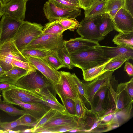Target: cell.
Returning a JSON list of instances; mask_svg holds the SVG:
<instances>
[{
  "label": "cell",
  "instance_id": "12",
  "mask_svg": "<svg viewBox=\"0 0 133 133\" xmlns=\"http://www.w3.org/2000/svg\"><path fill=\"white\" fill-rule=\"evenodd\" d=\"M114 29L119 32L129 33L133 32V16L123 6L111 19Z\"/></svg>",
  "mask_w": 133,
  "mask_h": 133
},
{
  "label": "cell",
  "instance_id": "45",
  "mask_svg": "<svg viewBox=\"0 0 133 133\" xmlns=\"http://www.w3.org/2000/svg\"><path fill=\"white\" fill-rule=\"evenodd\" d=\"M113 111L109 110L107 113L98 118L102 122L108 125L112 121L115 117V113Z\"/></svg>",
  "mask_w": 133,
  "mask_h": 133
},
{
  "label": "cell",
  "instance_id": "37",
  "mask_svg": "<svg viewBox=\"0 0 133 133\" xmlns=\"http://www.w3.org/2000/svg\"><path fill=\"white\" fill-rule=\"evenodd\" d=\"M108 89V87L102 88L97 92L95 96L98 97L99 101L95 110L92 111L97 115L100 113H104V111L103 110L102 106L105 98L106 90Z\"/></svg>",
  "mask_w": 133,
  "mask_h": 133
},
{
  "label": "cell",
  "instance_id": "1",
  "mask_svg": "<svg viewBox=\"0 0 133 133\" xmlns=\"http://www.w3.org/2000/svg\"><path fill=\"white\" fill-rule=\"evenodd\" d=\"M70 54L73 63L82 70L102 64L110 59L105 55L100 45L77 50Z\"/></svg>",
  "mask_w": 133,
  "mask_h": 133
},
{
  "label": "cell",
  "instance_id": "21",
  "mask_svg": "<svg viewBox=\"0 0 133 133\" xmlns=\"http://www.w3.org/2000/svg\"><path fill=\"white\" fill-rule=\"evenodd\" d=\"M30 71L17 66H13L10 70L0 76V82H7L15 85L19 79Z\"/></svg>",
  "mask_w": 133,
  "mask_h": 133
},
{
  "label": "cell",
  "instance_id": "47",
  "mask_svg": "<svg viewBox=\"0 0 133 133\" xmlns=\"http://www.w3.org/2000/svg\"><path fill=\"white\" fill-rule=\"evenodd\" d=\"M16 100H18L28 104H45L41 100L28 97L19 98Z\"/></svg>",
  "mask_w": 133,
  "mask_h": 133
},
{
  "label": "cell",
  "instance_id": "55",
  "mask_svg": "<svg viewBox=\"0 0 133 133\" xmlns=\"http://www.w3.org/2000/svg\"><path fill=\"white\" fill-rule=\"evenodd\" d=\"M79 5L78 0H65Z\"/></svg>",
  "mask_w": 133,
  "mask_h": 133
},
{
  "label": "cell",
  "instance_id": "39",
  "mask_svg": "<svg viewBox=\"0 0 133 133\" xmlns=\"http://www.w3.org/2000/svg\"><path fill=\"white\" fill-rule=\"evenodd\" d=\"M57 6L68 9L81 8L79 5L65 0H49Z\"/></svg>",
  "mask_w": 133,
  "mask_h": 133
},
{
  "label": "cell",
  "instance_id": "9",
  "mask_svg": "<svg viewBox=\"0 0 133 133\" xmlns=\"http://www.w3.org/2000/svg\"><path fill=\"white\" fill-rule=\"evenodd\" d=\"M28 62L42 73L52 85L57 84L61 73L53 68L43 58L26 56Z\"/></svg>",
  "mask_w": 133,
  "mask_h": 133
},
{
  "label": "cell",
  "instance_id": "36",
  "mask_svg": "<svg viewBox=\"0 0 133 133\" xmlns=\"http://www.w3.org/2000/svg\"><path fill=\"white\" fill-rule=\"evenodd\" d=\"M44 58L51 66L56 70L65 67L57 56V52L48 56Z\"/></svg>",
  "mask_w": 133,
  "mask_h": 133
},
{
  "label": "cell",
  "instance_id": "56",
  "mask_svg": "<svg viewBox=\"0 0 133 133\" xmlns=\"http://www.w3.org/2000/svg\"><path fill=\"white\" fill-rule=\"evenodd\" d=\"M6 72L0 65V76L5 73Z\"/></svg>",
  "mask_w": 133,
  "mask_h": 133
},
{
  "label": "cell",
  "instance_id": "53",
  "mask_svg": "<svg viewBox=\"0 0 133 133\" xmlns=\"http://www.w3.org/2000/svg\"><path fill=\"white\" fill-rule=\"evenodd\" d=\"M21 132L20 130H18L17 131L13 130H5L3 131V133H20Z\"/></svg>",
  "mask_w": 133,
  "mask_h": 133
},
{
  "label": "cell",
  "instance_id": "44",
  "mask_svg": "<svg viewBox=\"0 0 133 133\" xmlns=\"http://www.w3.org/2000/svg\"><path fill=\"white\" fill-rule=\"evenodd\" d=\"M63 105L69 114L75 116V105L73 100L69 98L66 99Z\"/></svg>",
  "mask_w": 133,
  "mask_h": 133
},
{
  "label": "cell",
  "instance_id": "60",
  "mask_svg": "<svg viewBox=\"0 0 133 133\" xmlns=\"http://www.w3.org/2000/svg\"></svg>",
  "mask_w": 133,
  "mask_h": 133
},
{
  "label": "cell",
  "instance_id": "16",
  "mask_svg": "<svg viewBox=\"0 0 133 133\" xmlns=\"http://www.w3.org/2000/svg\"><path fill=\"white\" fill-rule=\"evenodd\" d=\"M70 54L77 50L100 45L98 42L81 37L65 41L64 45Z\"/></svg>",
  "mask_w": 133,
  "mask_h": 133
},
{
  "label": "cell",
  "instance_id": "7",
  "mask_svg": "<svg viewBox=\"0 0 133 133\" xmlns=\"http://www.w3.org/2000/svg\"><path fill=\"white\" fill-rule=\"evenodd\" d=\"M43 9L49 22L63 18H75L80 15L81 12V8L68 9L60 8L49 0L44 4Z\"/></svg>",
  "mask_w": 133,
  "mask_h": 133
},
{
  "label": "cell",
  "instance_id": "13",
  "mask_svg": "<svg viewBox=\"0 0 133 133\" xmlns=\"http://www.w3.org/2000/svg\"><path fill=\"white\" fill-rule=\"evenodd\" d=\"M2 94L4 101L9 103L13 100L26 97L38 99L42 101V96L39 93L24 89L14 85L3 91Z\"/></svg>",
  "mask_w": 133,
  "mask_h": 133
},
{
  "label": "cell",
  "instance_id": "58",
  "mask_svg": "<svg viewBox=\"0 0 133 133\" xmlns=\"http://www.w3.org/2000/svg\"><path fill=\"white\" fill-rule=\"evenodd\" d=\"M1 95L0 94V100H1Z\"/></svg>",
  "mask_w": 133,
  "mask_h": 133
},
{
  "label": "cell",
  "instance_id": "48",
  "mask_svg": "<svg viewBox=\"0 0 133 133\" xmlns=\"http://www.w3.org/2000/svg\"><path fill=\"white\" fill-rule=\"evenodd\" d=\"M95 0H78L79 5L81 8L85 11L88 9Z\"/></svg>",
  "mask_w": 133,
  "mask_h": 133
},
{
  "label": "cell",
  "instance_id": "50",
  "mask_svg": "<svg viewBox=\"0 0 133 133\" xmlns=\"http://www.w3.org/2000/svg\"><path fill=\"white\" fill-rule=\"evenodd\" d=\"M124 70L125 71L129 77L133 76V65L132 64L127 61L125 62V65L124 67Z\"/></svg>",
  "mask_w": 133,
  "mask_h": 133
},
{
  "label": "cell",
  "instance_id": "38",
  "mask_svg": "<svg viewBox=\"0 0 133 133\" xmlns=\"http://www.w3.org/2000/svg\"><path fill=\"white\" fill-rule=\"evenodd\" d=\"M57 111L50 108L43 116L39 120L32 128L33 130L42 127L44 124L49 121L56 114Z\"/></svg>",
  "mask_w": 133,
  "mask_h": 133
},
{
  "label": "cell",
  "instance_id": "34",
  "mask_svg": "<svg viewBox=\"0 0 133 133\" xmlns=\"http://www.w3.org/2000/svg\"><path fill=\"white\" fill-rule=\"evenodd\" d=\"M21 52L25 57L27 56L43 58L55 52L35 49H24Z\"/></svg>",
  "mask_w": 133,
  "mask_h": 133
},
{
  "label": "cell",
  "instance_id": "51",
  "mask_svg": "<svg viewBox=\"0 0 133 133\" xmlns=\"http://www.w3.org/2000/svg\"><path fill=\"white\" fill-rule=\"evenodd\" d=\"M12 85L7 82H0V93L10 88Z\"/></svg>",
  "mask_w": 133,
  "mask_h": 133
},
{
  "label": "cell",
  "instance_id": "22",
  "mask_svg": "<svg viewBox=\"0 0 133 133\" xmlns=\"http://www.w3.org/2000/svg\"><path fill=\"white\" fill-rule=\"evenodd\" d=\"M108 0H95L92 5L84 11V18L88 19L102 15L105 13Z\"/></svg>",
  "mask_w": 133,
  "mask_h": 133
},
{
  "label": "cell",
  "instance_id": "54",
  "mask_svg": "<svg viewBox=\"0 0 133 133\" xmlns=\"http://www.w3.org/2000/svg\"><path fill=\"white\" fill-rule=\"evenodd\" d=\"M33 129L32 128L30 129H28L21 130V132L22 133H30L33 132Z\"/></svg>",
  "mask_w": 133,
  "mask_h": 133
},
{
  "label": "cell",
  "instance_id": "32",
  "mask_svg": "<svg viewBox=\"0 0 133 133\" xmlns=\"http://www.w3.org/2000/svg\"><path fill=\"white\" fill-rule=\"evenodd\" d=\"M130 59L129 58L123 57H114L105 66L104 71L105 72L111 71H115L119 68L126 61Z\"/></svg>",
  "mask_w": 133,
  "mask_h": 133
},
{
  "label": "cell",
  "instance_id": "43",
  "mask_svg": "<svg viewBox=\"0 0 133 133\" xmlns=\"http://www.w3.org/2000/svg\"><path fill=\"white\" fill-rule=\"evenodd\" d=\"M20 117L17 119L11 122H1L0 127L5 130H11L18 126H22L20 121Z\"/></svg>",
  "mask_w": 133,
  "mask_h": 133
},
{
  "label": "cell",
  "instance_id": "29",
  "mask_svg": "<svg viewBox=\"0 0 133 133\" xmlns=\"http://www.w3.org/2000/svg\"><path fill=\"white\" fill-rule=\"evenodd\" d=\"M124 0H108L105 9V13L111 19L114 18L119 10L124 6Z\"/></svg>",
  "mask_w": 133,
  "mask_h": 133
},
{
  "label": "cell",
  "instance_id": "30",
  "mask_svg": "<svg viewBox=\"0 0 133 133\" xmlns=\"http://www.w3.org/2000/svg\"><path fill=\"white\" fill-rule=\"evenodd\" d=\"M57 54L65 67L69 69H72L74 67H77L73 62L70 54L64 45L61 49L57 51Z\"/></svg>",
  "mask_w": 133,
  "mask_h": 133
},
{
  "label": "cell",
  "instance_id": "19",
  "mask_svg": "<svg viewBox=\"0 0 133 133\" xmlns=\"http://www.w3.org/2000/svg\"><path fill=\"white\" fill-rule=\"evenodd\" d=\"M101 46L105 55L110 59L121 57L129 58L131 59H133V48L119 46Z\"/></svg>",
  "mask_w": 133,
  "mask_h": 133
},
{
  "label": "cell",
  "instance_id": "31",
  "mask_svg": "<svg viewBox=\"0 0 133 133\" xmlns=\"http://www.w3.org/2000/svg\"><path fill=\"white\" fill-rule=\"evenodd\" d=\"M0 109L12 116L23 115L26 113L24 110L18 109L12 104L0 100Z\"/></svg>",
  "mask_w": 133,
  "mask_h": 133
},
{
  "label": "cell",
  "instance_id": "28",
  "mask_svg": "<svg viewBox=\"0 0 133 133\" xmlns=\"http://www.w3.org/2000/svg\"><path fill=\"white\" fill-rule=\"evenodd\" d=\"M65 31L58 20L49 22L43 27V33L52 35H61Z\"/></svg>",
  "mask_w": 133,
  "mask_h": 133
},
{
  "label": "cell",
  "instance_id": "40",
  "mask_svg": "<svg viewBox=\"0 0 133 133\" xmlns=\"http://www.w3.org/2000/svg\"><path fill=\"white\" fill-rule=\"evenodd\" d=\"M20 117L22 126L33 127L38 122L33 117L26 113L22 115Z\"/></svg>",
  "mask_w": 133,
  "mask_h": 133
},
{
  "label": "cell",
  "instance_id": "15",
  "mask_svg": "<svg viewBox=\"0 0 133 133\" xmlns=\"http://www.w3.org/2000/svg\"><path fill=\"white\" fill-rule=\"evenodd\" d=\"M10 103L20 107L26 113L31 115L38 121L51 108L45 104L27 103L18 100H13Z\"/></svg>",
  "mask_w": 133,
  "mask_h": 133
},
{
  "label": "cell",
  "instance_id": "5",
  "mask_svg": "<svg viewBox=\"0 0 133 133\" xmlns=\"http://www.w3.org/2000/svg\"><path fill=\"white\" fill-rule=\"evenodd\" d=\"M64 41L63 34L52 35L43 33L24 49H35L55 52L63 47Z\"/></svg>",
  "mask_w": 133,
  "mask_h": 133
},
{
  "label": "cell",
  "instance_id": "17",
  "mask_svg": "<svg viewBox=\"0 0 133 133\" xmlns=\"http://www.w3.org/2000/svg\"><path fill=\"white\" fill-rule=\"evenodd\" d=\"M87 127V124L85 120L78 118L75 121L67 124L45 128L51 133L67 132L73 130H80V133H84V130L86 129Z\"/></svg>",
  "mask_w": 133,
  "mask_h": 133
},
{
  "label": "cell",
  "instance_id": "57",
  "mask_svg": "<svg viewBox=\"0 0 133 133\" xmlns=\"http://www.w3.org/2000/svg\"><path fill=\"white\" fill-rule=\"evenodd\" d=\"M10 0H1L3 5H4Z\"/></svg>",
  "mask_w": 133,
  "mask_h": 133
},
{
  "label": "cell",
  "instance_id": "35",
  "mask_svg": "<svg viewBox=\"0 0 133 133\" xmlns=\"http://www.w3.org/2000/svg\"><path fill=\"white\" fill-rule=\"evenodd\" d=\"M72 77L75 82L78 91L85 104H88L93 110L92 106L90 103L88 97L87 95L83 83L81 81L74 73L72 74Z\"/></svg>",
  "mask_w": 133,
  "mask_h": 133
},
{
  "label": "cell",
  "instance_id": "49",
  "mask_svg": "<svg viewBox=\"0 0 133 133\" xmlns=\"http://www.w3.org/2000/svg\"><path fill=\"white\" fill-rule=\"evenodd\" d=\"M123 7L133 16V0H124Z\"/></svg>",
  "mask_w": 133,
  "mask_h": 133
},
{
  "label": "cell",
  "instance_id": "42",
  "mask_svg": "<svg viewBox=\"0 0 133 133\" xmlns=\"http://www.w3.org/2000/svg\"><path fill=\"white\" fill-rule=\"evenodd\" d=\"M11 64L13 67L17 66L29 71L36 69L28 62H25L18 59H13L11 61Z\"/></svg>",
  "mask_w": 133,
  "mask_h": 133
},
{
  "label": "cell",
  "instance_id": "8",
  "mask_svg": "<svg viewBox=\"0 0 133 133\" xmlns=\"http://www.w3.org/2000/svg\"><path fill=\"white\" fill-rule=\"evenodd\" d=\"M102 16L82 19L79 23L80 26L77 29V32L85 39L98 42L104 39L105 37L100 34L97 28V24Z\"/></svg>",
  "mask_w": 133,
  "mask_h": 133
},
{
  "label": "cell",
  "instance_id": "24",
  "mask_svg": "<svg viewBox=\"0 0 133 133\" xmlns=\"http://www.w3.org/2000/svg\"><path fill=\"white\" fill-rule=\"evenodd\" d=\"M133 101H130L122 109L115 113L114 119L109 124L116 123L120 126L128 120L131 116Z\"/></svg>",
  "mask_w": 133,
  "mask_h": 133
},
{
  "label": "cell",
  "instance_id": "33",
  "mask_svg": "<svg viewBox=\"0 0 133 133\" xmlns=\"http://www.w3.org/2000/svg\"><path fill=\"white\" fill-rule=\"evenodd\" d=\"M57 20L65 31L69 30L74 31L80 26V23L75 18H63Z\"/></svg>",
  "mask_w": 133,
  "mask_h": 133
},
{
  "label": "cell",
  "instance_id": "2",
  "mask_svg": "<svg viewBox=\"0 0 133 133\" xmlns=\"http://www.w3.org/2000/svg\"><path fill=\"white\" fill-rule=\"evenodd\" d=\"M60 72L61 76L58 82L52 86L55 92L59 97L63 105L67 98H70L74 101L77 100L87 112L90 111L91 110L87 107L79 94L72 74L64 71H60Z\"/></svg>",
  "mask_w": 133,
  "mask_h": 133
},
{
  "label": "cell",
  "instance_id": "26",
  "mask_svg": "<svg viewBox=\"0 0 133 133\" xmlns=\"http://www.w3.org/2000/svg\"><path fill=\"white\" fill-rule=\"evenodd\" d=\"M97 28L100 34L103 37L114 30L111 19L108 14L104 13L102 15L97 24Z\"/></svg>",
  "mask_w": 133,
  "mask_h": 133
},
{
  "label": "cell",
  "instance_id": "6",
  "mask_svg": "<svg viewBox=\"0 0 133 133\" xmlns=\"http://www.w3.org/2000/svg\"><path fill=\"white\" fill-rule=\"evenodd\" d=\"M13 59L28 62L15 45L12 39L0 45V65L7 72L12 67L11 63Z\"/></svg>",
  "mask_w": 133,
  "mask_h": 133
},
{
  "label": "cell",
  "instance_id": "46",
  "mask_svg": "<svg viewBox=\"0 0 133 133\" xmlns=\"http://www.w3.org/2000/svg\"><path fill=\"white\" fill-rule=\"evenodd\" d=\"M125 90L130 101H133V78L126 82Z\"/></svg>",
  "mask_w": 133,
  "mask_h": 133
},
{
  "label": "cell",
  "instance_id": "20",
  "mask_svg": "<svg viewBox=\"0 0 133 133\" xmlns=\"http://www.w3.org/2000/svg\"><path fill=\"white\" fill-rule=\"evenodd\" d=\"M78 118L69 114H63L57 111L53 117L41 127L48 128L65 125L75 121Z\"/></svg>",
  "mask_w": 133,
  "mask_h": 133
},
{
  "label": "cell",
  "instance_id": "14",
  "mask_svg": "<svg viewBox=\"0 0 133 133\" xmlns=\"http://www.w3.org/2000/svg\"><path fill=\"white\" fill-rule=\"evenodd\" d=\"M28 0H10L4 5L3 14L14 18L24 20L26 4Z\"/></svg>",
  "mask_w": 133,
  "mask_h": 133
},
{
  "label": "cell",
  "instance_id": "59",
  "mask_svg": "<svg viewBox=\"0 0 133 133\" xmlns=\"http://www.w3.org/2000/svg\"><path fill=\"white\" fill-rule=\"evenodd\" d=\"M1 122V121L0 119V123Z\"/></svg>",
  "mask_w": 133,
  "mask_h": 133
},
{
  "label": "cell",
  "instance_id": "25",
  "mask_svg": "<svg viewBox=\"0 0 133 133\" xmlns=\"http://www.w3.org/2000/svg\"><path fill=\"white\" fill-rule=\"evenodd\" d=\"M113 58H114L110 59L102 64L82 70L84 79L86 81H90L105 73V72L104 70L105 66Z\"/></svg>",
  "mask_w": 133,
  "mask_h": 133
},
{
  "label": "cell",
  "instance_id": "52",
  "mask_svg": "<svg viewBox=\"0 0 133 133\" xmlns=\"http://www.w3.org/2000/svg\"><path fill=\"white\" fill-rule=\"evenodd\" d=\"M3 6L4 5L2 3L1 0H0V18L3 15Z\"/></svg>",
  "mask_w": 133,
  "mask_h": 133
},
{
  "label": "cell",
  "instance_id": "10",
  "mask_svg": "<svg viewBox=\"0 0 133 133\" xmlns=\"http://www.w3.org/2000/svg\"><path fill=\"white\" fill-rule=\"evenodd\" d=\"M23 21L5 14L2 15L0 21V45L12 39Z\"/></svg>",
  "mask_w": 133,
  "mask_h": 133
},
{
  "label": "cell",
  "instance_id": "11",
  "mask_svg": "<svg viewBox=\"0 0 133 133\" xmlns=\"http://www.w3.org/2000/svg\"><path fill=\"white\" fill-rule=\"evenodd\" d=\"M114 71H107L91 81L83 83L86 94L92 106V103L97 92L102 88L109 86Z\"/></svg>",
  "mask_w": 133,
  "mask_h": 133
},
{
  "label": "cell",
  "instance_id": "23",
  "mask_svg": "<svg viewBox=\"0 0 133 133\" xmlns=\"http://www.w3.org/2000/svg\"><path fill=\"white\" fill-rule=\"evenodd\" d=\"M126 82L121 83L117 87L116 90V99L115 109L113 111L116 113L122 109L128 104L125 102L127 98L130 101L125 89Z\"/></svg>",
  "mask_w": 133,
  "mask_h": 133
},
{
  "label": "cell",
  "instance_id": "41",
  "mask_svg": "<svg viewBox=\"0 0 133 133\" xmlns=\"http://www.w3.org/2000/svg\"><path fill=\"white\" fill-rule=\"evenodd\" d=\"M74 101L75 105V116L85 120L87 117V114L90 112H88L83 108L78 100H76Z\"/></svg>",
  "mask_w": 133,
  "mask_h": 133
},
{
  "label": "cell",
  "instance_id": "4",
  "mask_svg": "<svg viewBox=\"0 0 133 133\" xmlns=\"http://www.w3.org/2000/svg\"><path fill=\"white\" fill-rule=\"evenodd\" d=\"M51 84L37 70L29 71L19 79L15 85L18 87L38 93L48 88Z\"/></svg>",
  "mask_w": 133,
  "mask_h": 133
},
{
  "label": "cell",
  "instance_id": "18",
  "mask_svg": "<svg viewBox=\"0 0 133 133\" xmlns=\"http://www.w3.org/2000/svg\"><path fill=\"white\" fill-rule=\"evenodd\" d=\"M42 97V101L47 106L63 114H69L65 107L61 104L48 88L39 92Z\"/></svg>",
  "mask_w": 133,
  "mask_h": 133
},
{
  "label": "cell",
  "instance_id": "27",
  "mask_svg": "<svg viewBox=\"0 0 133 133\" xmlns=\"http://www.w3.org/2000/svg\"><path fill=\"white\" fill-rule=\"evenodd\" d=\"M112 41L118 46L133 48V32L127 34L119 32L114 36Z\"/></svg>",
  "mask_w": 133,
  "mask_h": 133
},
{
  "label": "cell",
  "instance_id": "3",
  "mask_svg": "<svg viewBox=\"0 0 133 133\" xmlns=\"http://www.w3.org/2000/svg\"><path fill=\"white\" fill-rule=\"evenodd\" d=\"M41 24L23 21L12 40L21 52L30 43L43 33Z\"/></svg>",
  "mask_w": 133,
  "mask_h": 133
}]
</instances>
